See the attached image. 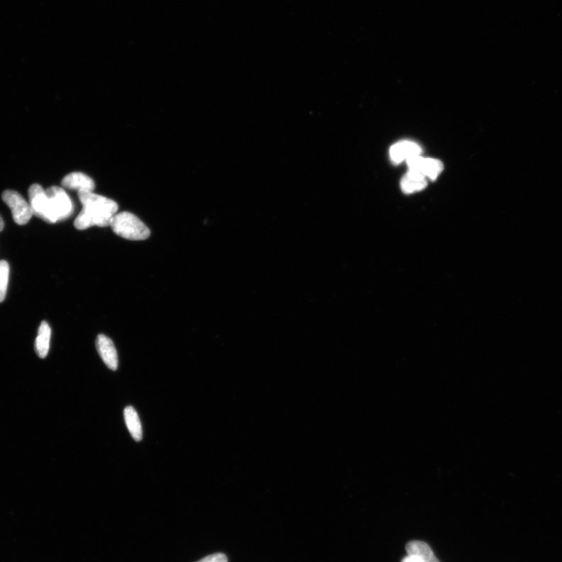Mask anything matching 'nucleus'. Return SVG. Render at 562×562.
Masks as SVG:
<instances>
[{"instance_id":"6e6552de","label":"nucleus","mask_w":562,"mask_h":562,"mask_svg":"<svg viewBox=\"0 0 562 562\" xmlns=\"http://www.w3.org/2000/svg\"><path fill=\"white\" fill-rule=\"evenodd\" d=\"M62 185L70 190H76L77 193L93 192L96 184L93 180L80 172L67 175L62 181Z\"/></svg>"},{"instance_id":"f8f14e48","label":"nucleus","mask_w":562,"mask_h":562,"mask_svg":"<svg viewBox=\"0 0 562 562\" xmlns=\"http://www.w3.org/2000/svg\"><path fill=\"white\" fill-rule=\"evenodd\" d=\"M123 415L125 423H126L133 439L138 442L142 441L143 427L136 410L132 406H128L124 409Z\"/></svg>"},{"instance_id":"1a4fd4ad","label":"nucleus","mask_w":562,"mask_h":562,"mask_svg":"<svg viewBox=\"0 0 562 562\" xmlns=\"http://www.w3.org/2000/svg\"><path fill=\"white\" fill-rule=\"evenodd\" d=\"M421 153L422 148L418 144L408 140L398 143L390 150V159L395 163H400L413 156L420 155Z\"/></svg>"},{"instance_id":"f257e3e1","label":"nucleus","mask_w":562,"mask_h":562,"mask_svg":"<svg viewBox=\"0 0 562 562\" xmlns=\"http://www.w3.org/2000/svg\"><path fill=\"white\" fill-rule=\"evenodd\" d=\"M77 194L83 209L75 219L76 229L84 231L92 226L105 228L111 224L112 218L119 210L116 202L93 192Z\"/></svg>"},{"instance_id":"20e7f679","label":"nucleus","mask_w":562,"mask_h":562,"mask_svg":"<svg viewBox=\"0 0 562 562\" xmlns=\"http://www.w3.org/2000/svg\"><path fill=\"white\" fill-rule=\"evenodd\" d=\"M3 201L9 206L16 224L26 225L33 216V209L21 194L12 190H6L2 194Z\"/></svg>"},{"instance_id":"f03ea898","label":"nucleus","mask_w":562,"mask_h":562,"mask_svg":"<svg viewBox=\"0 0 562 562\" xmlns=\"http://www.w3.org/2000/svg\"><path fill=\"white\" fill-rule=\"evenodd\" d=\"M109 226L116 236L130 241H143L151 233L138 217L129 212L116 214Z\"/></svg>"},{"instance_id":"2eb2a0df","label":"nucleus","mask_w":562,"mask_h":562,"mask_svg":"<svg viewBox=\"0 0 562 562\" xmlns=\"http://www.w3.org/2000/svg\"><path fill=\"white\" fill-rule=\"evenodd\" d=\"M198 562H228V558L222 553L211 554Z\"/></svg>"},{"instance_id":"ddd939ff","label":"nucleus","mask_w":562,"mask_h":562,"mask_svg":"<svg viewBox=\"0 0 562 562\" xmlns=\"http://www.w3.org/2000/svg\"><path fill=\"white\" fill-rule=\"evenodd\" d=\"M51 338V328L45 321L42 322L38 328V334L35 341V350L38 356L42 358L49 353Z\"/></svg>"},{"instance_id":"0eeeda50","label":"nucleus","mask_w":562,"mask_h":562,"mask_svg":"<svg viewBox=\"0 0 562 562\" xmlns=\"http://www.w3.org/2000/svg\"><path fill=\"white\" fill-rule=\"evenodd\" d=\"M98 353L109 370H116L119 367V356L114 342L106 335L99 334L96 341Z\"/></svg>"},{"instance_id":"39448f33","label":"nucleus","mask_w":562,"mask_h":562,"mask_svg":"<svg viewBox=\"0 0 562 562\" xmlns=\"http://www.w3.org/2000/svg\"><path fill=\"white\" fill-rule=\"evenodd\" d=\"M28 197L33 215L42 219L47 223V221H48L49 199L46 191L44 190L41 185L34 184L29 187Z\"/></svg>"},{"instance_id":"dca6fc26","label":"nucleus","mask_w":562,"mask_h":562,"mask_svg":"<svg viewBox=\"0 0 562 562\" xmlns=\"http://www.w3.org/2000/svg\"><path fill=\"white\" fill-rule=\"evenodd\" d=\"M402 562H423L419 558L413 556H409L404 558Z\"/></svg>"},{"instance_id":"7ed1b4c3","label":"nucleus","mask_w":562,"mask_h":562,"mask_svg":"<svg viewBox=\"0 0 562 562\" xmlns=\"http://www.w3.org/2000/svg\"><path fill=\"white\" fill-rule=\"evenodd\" d=\"M45 191L49 199L47 223L56 224L66 220L72 215L74 212L73 202L64 189L53 186Z\"/></svg>"},{"instance_id":"f3484780","label":"nucleus","mask_w":562,"mask_h":562,"mask_svg":"<svg viewBox=\"0 0 562 562\" xmlns=\"http://www.w3.org/2000/svg\"><path fill=\"white\" fill-rule=\"evenodd\" d=\"M4 228V222L1 216H0V231H2Z\"/></svg>"},{"instance_id":"4468645a","label":"nucleus","mask_w":562,"mask_h":562,"mask_svg":"<svg viewBox=\"0 0 562 562\" xmlns=\"http://www.w3.org/2000/svg\"><path fill=\"white\" fill-rule=\"evenodd\" d=\"M9 275V264L4 260L0 261V303L6 298Z\"/></svg>"},{"instance_id":"423d86ee","label":"nucleus","mask_w":562,"mask_h":562,"mask_svg":"<svg viewBox=\"0 0 562 562\" xmlns=\"http://www.w3.org/2000/svg\"><path fill=\"white\" fill-rule=\"evenodd\" d=\"M409 169L415 170L426 177L436 180L443 170V164L441 161L435 159H426L421 155L413 156L406 160Z\"/></svg>"},{"instance_id":"9d476101","label":"nucleus","mask_w":562,"mask_h":562,"mask_svg":"<svg viewBox=\"0 0 562 562\" xmlns=\"http://www.w3.org/2000/svg\"><path fill=\"white\" fill-rule=\"evenodd\" d=\"M426 185V177L420 172L412 169L403 177L401 182L402 189L406 194L423 190Z\"/></svg>"},{"instance_id":"9b49d317","label":"nucleus","mask_w":562,"mask_h":562,"mask_svg":"<svg viewBox=\"0 0 562 562\" xmlns=\"http://www.w3.org/2000/svg\"><path fill=\"white\" fill-rule=\"evenodd\" d=\"M409 556L419 558L423 562H440L429 545L422 541H411L406 546Z\"/></svg>"}]
</instances>
